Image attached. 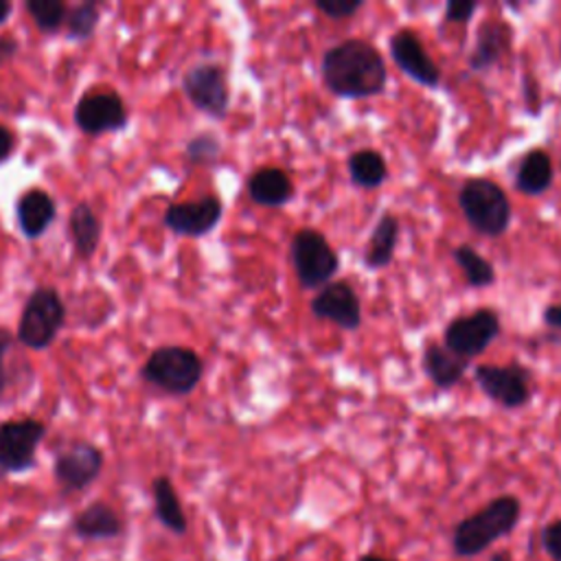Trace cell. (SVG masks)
<instances>
[{
    "label": "cell",
    "instance_id": "cell-19",
    "mask_svg": "<svg viewBox=\"0 0 561 561\" xmlns=\"http://www.w3.org/2000/svg\"><path fill=\"white\" fill-rule=\"evenodd\" d=\"M248 198L263 208L286 206L295 198L293 178L278 167H261L248 178Z\"/></svg>",
    "mask_w": 561,
    "mask_h": 561
},
{
    "label": "cell",
    "instance_id": "cell-32",
    "mask_svg": "<svg viewBox=\"0 0 561 561\" xmlns=\"http://www.w3.org/2000/svg\"><path fill=\"white\" fill-rule=\"evenodd\" d=\"M539 537H541V548L550 557V561H561V517L544 524Z\"/></svg>",
    "mask_w": 561,
    "mask_h": 561
},
{
    "label": "cell",
    "instance_id": "cell-6",
    "mask_svg": "<svg viewBox=\"0 0 561 561\" xmlns=\"http://www.w3.org/2000/svg\"><path fill=\"white\" fill-rule=\"evenodd\" d=\"M290 261L297 272L301 288L321 290L341 270V256L330 239L314 230L301 228L290 241Z\"/></svg>",
    "mask_w": 561,
    "mask_h": 561
},
{
    "label": "cell",
    "instance_id": "cell-2",
    "mask_svg": "<svg viewBox=\"0 0 561 561\" xmlns=\"http://www.w3.org/2000/svg\"><path fill=\"white\" fill-rule=\"evenodd\" d=\"M522 517V502L515 496H498L476 513L463 517L452 533L456 557L472 559L489 550L496 541L511 535Z\"/></svg>",
    "mask_w": 561,
    "mask_h": 561
},
{
    "label": "cell",
    "instance_id": "cell-12",
    "mask_svg": "<svg viewBox=\"0 0 561 561\" xmlns=\"http://www.w3.org/2000/svg\"><path fill=\"white\" fill-rule=\"evenodd\" d=\"M75 126L88 134L99 136L106 132H119L128 126L130 112L123 97L117 91H91L86 93L73 112Z\"/></svg>",
    "mask_w": 561,
    "mask_h": 561
},
{
    "label": "cell",
    "instance_id": "cell-4",
    "mask_svg": "<svg viewBox=\"0 0 561 561\" xmlns=\"http://www.w3.org/2000/svg\"><path fill=\"white\" fill-rule=\"evenodd\" d=\"M204 375L202 358L189 347H158L152 351L147 362L141 369V378L169 393V395H189L198 389Z\"/></svg>",
    "mask_w": 561,
    "mask_h": 561
},
{
    "label": "cell",
    "instance_id": "cell-24",
    "mask_svg": "<svg viewBox=\"0 0 561 561\" xmlns=\"http://www.w3.org/2000/svg\"><path fill=\"white\" fill-rule=\"evenodd\" d=\"M554 180L552 158L544 150H530L520 160L515 174V189L524 195H541Z\"/></svg>",
    "mask_w": 561,
    "mask_h": 561
},
{
    "label": "cell",
    "instance_id": "cell-16",
    "mask_svg": "<svg viewBox=\"0 0 561 561\" xmlns=\"http://www.w3.org/2000/svg\"><path fill=\"white\" fill-rule=\"evenodd\" d=\"M513 45V29L500 21L489 19L478 27L476 45L469 56V69L474 73H487L489 69L498 67L502 58L511 51Z\"/></svg>",
    "mask_w": 561,
    "mask_h": 561
},
{
    "label": "cell",
    "instance_id": "cell-39",
    "mask_svg": "<svg viewBox=\"0 0 561 561\" xmlns=\"http://www.w3.org/2000/svg\"><path fill=\"white\" fill-rule=\"evenodd\" d=\"M358 561H397V559H389V557H380V554L369 552V554H362Z\"/></svg>",
    "mask_w": 561,
    "mask_h": 561
},
{
    "label": "cell",
    "instance_id": "cell-14",
    "mask_svg": "<svg viewBox=\"0 0 561 561\" xmlns=\"http://www.w3.org/2000/svg\"><path fill=\"white\" fill-rule=\"evenodd\" d=\"M391 58L399 67V71L417 82L423 88H439L441 84V71L437 62L428 56L423 43L419 40V34L413 29H399L389 40Z\"/></svg>",
    "mask_w": 561,
    "mask_h": 561
},
{
    "label": "cell",
    "instance_id": "cell-20",
    "mask_svg": "<svg viewBox=\"0 0 561 561\" xmlns=\"http://www.w3.org/2000/svg\"><path fill=\"white\" fill-rule=\"evenodd\" d=\"M421 365L428 380L441 391H452L469 369V360L456 356L454 351H450L445 345H439V343H430L423 349Z\"/></svg>",
    "mask_w": 561,
    "mask_h": 561
},
{
    "label": "cell",
    "instance_id": "cell-35",
    "mask_svg": "<svg viewBox=\"0 0 561 561\" xmlns=\"http://www.w3.org/2000/svg\"><path fill=\"white\" fill-rule=\"evenodd\" d=\"M16 152V134L0 123V165L8 163Z\"/></svg>",
    "mask_w": 561,
    "mask_h": 561
},
{
    "label": "cell",
    "instance_id": "cell-25",
    "mask_svg": "<svg viewBox=\"0 0 561 561\" xmlns=\"http://www.w3.org/2000/svg\"><path fill=\"white\" fill-rule=\"evenodd\" d=\"M351 182L360 189H380L389 178V165L384 156L375 150H360L354 152L347 160Z\"/></svg>",
    "mask_w": 561,
    "mask_h": 561
},
{
    "label": "cell",
    "instance_id": "cell-30",
    "mask_svg": "<svg viewBox=\"0 0 561 561\" xmlns=\"http://www.w3.org/2000/svg\"><path fill=\"white\" fill-rule=\"evenodd\" d=\"M314 8L332 21H345L356 16L365 8V3L362 0H317Z\"/></svg>",
    "mask_w": 561,
    "mask_h": 561
},
{
    "label": "cell",
    "instance_id": "cell-38",
    "mask_svg": "<svg viewBox=\"0 0 561 561\" xmlns=\"http://www.w3.org/2000/svg\"><path fill=\"white\" fill-rule=\"evenodd\" d=\"M12 12H14V5L8 3V0H0V25H5L10 21Z\"/></svg>",
    "mask_w": 561,
    "mask_h": 561
},
{
    "label": "cell",
    "instance_id": "cell-8",
    "mask_svg": "<svg viewBox=\"0 0 561 561\" xmlns=\"http://www.w3.org/2000/svg\"><path fill=\"white\" fill-rule=\"evenodd\" d=\"M502 323L498 312L480 308L467 317L454 319L443 332V345L465 360L482 356L489 345L500 336Z\"/></svg>",
    "mask_w": 561,
    "mask_h": 561
},
{
    "label": "cell",
    "instance_id": "cell-21",
    "mask_svg": "<svg viewBox=\"0 0 561 561\" xmlns=\"http://www.w3.org/2000/svg\"><path fill=\"white\" fill-rule=\"evenodd\" d=\"M102 235H104V226L97 213L93 211V206L88 202L75 204V208L69 215V237L73 241L77 256L84 261L93 259L95 252L99 250Z\"/></svg>",
    "mask_w": 561,
    "mask_h": 561
},
{
    "label": "cell",
    "instance_id": "cell-7",
    "mask_svg": "<svg viewBox=\"0 0 561 561\" xmlns=\"http://www.w3.org/2000/svg\"><path fill=\"white\" fill-rule=\"evenodd\" d=\"M49 428L34 417L0 423V474H25L38 465V450Z\"/></svg>",
    "mask_w": 561,
    "mask_h": 561
},
{
    "label": "cell",
    "instance_id": "cell-1",
    "mask_svg": "<svg viewBox=\"0 0 561 561\" xmlns=\"http://www.w3.org/2000/svg\"><path fill=\"white\" fill-rule=\"evenodd\" d=\"M321 73L325 88L341 99H369L382 95L389 80L382 53L358 38L343 40L327 49Z\"/></svg>",
    "mask_w": 561,
    "mask_h": 561
},
{
    "label": "cell",
    "instance_id": "cell-36",
    "mask_svg": "<svg viewBox=\"0 0 561 561\" xmlns=\"http://www.w3.org/2000/svg\"><path fill=\"white\" fill-rule=\"evenodd\" d=\"M21 51V43L14 36H0V67L12 62Z\"/></svg>",
    "mask_w": 561,
    "mask_h": 561
},
{
    "label": "cell",
    "instance_id": "cell-10",
    "mask_svg": "<svg viewBox=\"0 0 561 561\" xmlns=\"http://www.w3.org/2000/svg\"><path fill=\"white\" fill-rule=\"evenodd\" d=\"M182 91L191 106L211 119H226L230 106L228 77L219 64H198L182 77Z\"/></svg>",
    "mask_w": 561,
    "mask_h": 561
},
{
    "label": "cell",
    "instance_id": "cell-23",
    "mask_svg": "<svg viewBox=\"0 0 561 561\" xmlns=\"http://www.w3.org/2000/svg\"><path fill=\"white\" fill-rule=\"evenodd\" d=\"M402 235V224L393 213H384L369 239V246L365 250V265L369 270H384L391 265L397 243Z\"/></svg>",
    "mask_w": 561,
    "mask_h": 561
},
{
    "label": "cell",
    "instance_id": "cell-22",
    "mask_svg": "<svg viewBox=\"0 0 561 561\" xmlns=\"http://www.w3.org/2000/svg\"><path fill=\"white\" fill-rule=\"evenodd\" d=\"M152 500L156 520L174 535H184L189 530V520L178 498V491L169 476H156L152 480Z\"/></svg>",
    "mask_w": 561,
    "mask_h": 561
},
{
    "label": "cell",
    "instance_id": "cell-17",
    "mask_svg": "<svg viewBox=\"0 0 561 561\" xmlns=\"http://www.w3.org/2000/svg\"><path fill=\"white\" fill-rule=\"evenodd\" d=\"M73 535L86 541H106L123 535V520L115 506L104 500L84 506L71 522Z\"/></svg>",
    "mask_w": 561,
    "mask_h": 561
},
{
    "label": "cell",
    "instance_id": "cell-28",
    "mask_svg": "<svg viewBox=\"0 0 561 561\" xmlns=\"http://www.w3.org/2000/svg\"><path fill=\"white\" fill-rule=\"evenodd\" d=\"M99 23H102V3H95V0H86V3L69 8L67 34H69L71 40L84 43V40L95 36Z\"/></svg>",
    "mask_w": 561,
    "mask_h": 561
},
{
    "label": "cell",
    "instance_id": "cell-27",
    "mask_svg": "<svg viewBox=\"0 0 561 561\" xmlns=\"http://www.w3.org/2000/svg\"><path fill=\"white\" fill-rule=\"evenodd\" d=\"M25 10L43 34H58L67 25L69 5L62 0H27Z\"/></svg>",
    "mask_w": 561,
    "mask_h": 561
},
{
    "label": "cell",
    "instance_id": "cell-11",
    "mask_svg": "<svg viewBox=\"0 0 561 561\" xmlns=\"http://www.w3.org/2000/svg\"><path fill=\"white\" fill-rule=\"evenodd\" d=\"M106 456L91 441H73L58 452L53 463V478L64 493H80L88 489L104 472Z\"/></svg>",
    "mask_w": 561,
    "mask_h": 561
},
{
    "label": "cell",
    "instance_id": "cell-41",
    "mask_svg": "<svg viewBox=\"0 0 561 561\" xmlns=\"http://www.w3.org/2000/svg\"><path fill=\"white\" fill-rule=\"evenodd\" d=\"M272 561H288V554H278V557L272 559Z\"/></svg>",
    "mask_w": 561,
    "mask_h": 561
},
{
    "label": "cell",
    "instance_id": "cell-18",
    "mask_svg": "<svg viewBox=\"0 0 561 561\" xmlns=\"http://www.w3.org/2000/svg\"><path fill=\"white\" fill-rule=\"evenodd\" d=\"M58 217V204L45 189H29L16 202V222L27 239L43 237Z\"/></svg>",
    "mask_w": 561,
    "mask_h": 561
},
{
    "label": "cell",
    "instance_id": "cell-40",
    "mask_svg": "<svg viewBox=\"0 0 561 561\" xmlns=\"http://www.w3.org/2000/svg\"><path fill=\"white\" fill-rule=\"evenodd\" d=\"M489 561H513V557L506 550H500V552H493Z\"/></svg>",
    "mask_w": 561,
    "mask_h": 561
},
{
    "label": "cell",
    "instance_id": "cell-5",
    "mask_svg": "<svg viewBox=\"0 0 561 561\" xmlns=\"http://www.w3.org/2000/svg\"><path fill=\"white\" fill-rule=\"evenodd\" d=\"M64 323H67V306L60 293L56 288L43 286L29 295L23 308L16 338L27 349L45 351L56 343Z\"/></svg>",
    "mask_w": 561,
    "mask_h": 561
},
{
    "label": "cell",
    "instance_id": "cell-15",
    "mask_svg": "<svg viewBox=\"0 0 561 561\" xmlns=\"http://www.w3.org/2000/svg\"><path fill=\"white\" fill-rule=\"evenodd\" d=\"M312 314L345 332H356L362 325V303L347 280H334L321 288L312 301Z\"/></svg>",
    "mask_w": 561,
    "mask_h": 561
},
{
    "label": "cell",
    "instance_id": "cell-3",
    "mask_svg": "<svg viewBox=\"0 0 561 561\" xmlns=\"http://www.w3.org/2000/svg\"><path fill=\"white\" fill-rule=\"evenodd\" d=\"M458 206L465 222L482 237H500L511 224V202L489 178H469L458 191Z\"/></svg>",
    "mask_w": 561,
    "mask_h": 561
},
{
    "label": "cell",
    "instance_id": "cell-9",
    "mask_svg": "<svg viewBox=\"0 0 561 561\" xmlns=\"http://www.w3.org/2000/svg\"><path fill=\"white\" fill-rule=\"evenodd\" d=\"M478 389L498 406L515 410L530 399V371L520 362L509 365H480L474 369Z\"/></svg>",
    "mask_w": 561,
    "mask_h": 561
},
{
    "label": "cell",
    "instance_id": "cell-33",
    "mask_svg": "<svg viewBox=\"0 0 561 561\" xmlns=\"http://www.w3.org/2000/svg\"><path fill=\"white\" fill-rule=\"evenodd\" d=\"M478 12V3L474 0H452L445 8V23L450 25H467Z\"/></svg>",
    "mask_w": 561,
    "mask_h": 561
},
{
    "label": "cell",
    "instance_id": "cell-29",
    "mask_svg": "<svg viewBox=\"0 0 561 561\" xmlns=\"http://www.w3.org/2000/svg\"><path fill=\"white\" fill-rule=\"evenodd\" d=\"M187 158L193 163V165H211L219 158L222 154V143L215 134L211 132H202L198 136H193L189 143H187V150H184Z\"/></svg>",
    "mask_w": 561,
    "mask_h": 561
},
{
    "label": "cell",
    "instance_id": "cell-26",
    "mask_svg": "<svg viewBox=\"0 0 561 561\" xmlns=\"http://www.w3.org/2000/svg\"><path fill=\"white\" fill-rule=\"evenodd\" d=\"M454 261L465 274V280L469 288H491L496 284V270L478 250H474L469 243H461L454 250Z\"/></svg>",
    "mask_w": 561,
    "mask_h": 561
},
{
    "label": "cell",
    "instance_id": "cell-31",
    "mask_svg": "<svg viewBox=\"0 0 561 561\" xmlns=\"http://www.w3.org/2000/svg\"><path fill=\"white\" fill-rule=\"evenodd\" d=\"M16 345V336L8 330L0 327V402H3L8 389H10V369H8V358Z\"/></svg>",
    "mask_w": 561,
    "mask_h": 561
},
{
    "label": "cell",
    "instance_id": "cell-13",
    "mask_svg": "<svg viewBox=\"0 0 561 561\" xmlns=\"http://www.w3.org/2000/svg\"><path fill=\"white\" fill-rule=\"evenodd\" d=\"M224 204L217 195L208 193L198 200L176 202L169 204L165 211V226L182 237H204L215 230V226L222 222Z\"/></svg>",
    "mask_w": 561,
    "mask_h": 561
},
{
    "label": "cell",
    "instance_id": "cell-37",
    "mask_svg": "<svg viewBox=\"0 0 561 561\" xmlns=\"http://www.w3.org/2000/svg\"><path fill=\"white\" fill-rule=\"evenodd\" d=\"M544 323H546L550 330L561 332V303L548 306V308L544 310Z\"/></svg>",
    "mask_w": 561,
    "mask_h": 561
},
{
    "label": "cell",
    "instance_id": "cell-34",
    "mask_svg": "<svg viewBox=\"0 0 561 561\" xmlns=\"http://www.w3.org/2000/svg\"><path fill=\"white\" fill-rule=\"evenodd\" d=\"M522 86H524V104H526V110L528 115L537 117L541 112V97H539V84L535 77L530 75H524L522 77Z\"/></svg>",
    "mask_w": 561,
    "mask_h": 561
}]
</instances>
